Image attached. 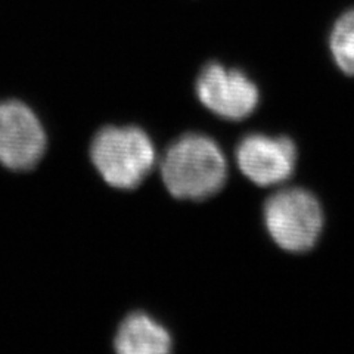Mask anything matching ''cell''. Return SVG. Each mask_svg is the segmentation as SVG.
Instances as JSON below:
<instances>
[{
  "label": "cell",
  "instance_id": "cell-8",
  "mask_svg": "<svg viewBox=\"0 0 354 354\" xmlns=\"http://www.w3.org/2000/svg\"><path fill=\"white\" fill-rule=\"evenodd\" d=\"M329 44L338 68L354 75V9L338 18L330 31Z\"/></svg>",
  "mask_w": 354,
  "mask_h": 354
},
{
  "label": "cell",
  "instance_id": "cell-6",
  "mask_svg": "<svg viewBox=\"0 0 354 354\" xmlns=\"http://www.w3.org/2000/svg\"><path fill=\"white\" fill-rule=\"evenodd\" d=\"M236 161L251 182L272 186L286 180L294 173L297 148L291 139L283 136L250 135L238 145Z\"/></svg>",
  "mask_w": 354,
  "mask_h": 354
},
{
  "label": "cell",
  "instance_id": "cell-5",
  "mask_svg": "<svg viewBox=\"0 0 354 354\" xmlns=\"http://www.w3.org/2000/svg\"><path fill=\"white\" fill-rule=\"evenodd\" d=\"M196 95L204 106L226 120L247 118L260 101L259 88L247 74L216 62L199 74Z\"/></svg>",
  "mask_w": 354,
  "mask_h": 354
},
{
  "label": "cell",
  "instance_id": "cell-1",
  "mask_svg": "<svg viewBox=\"0 0 354 354\" xmlns=\"http://www.w3.org/2000/svg\"><path fill=\"white\" fill-rule=\"evenodd\" d=\"M161 177L174 198L203 201L223 187L227 164L213 139L189 133L173 142L164 153Z\"/></svg>",
  "mask_w": 354,
  "mask_h": 354
},
{
  "label": "cell",
  "instance_id": "cell-2",
  "mask_svg": "<svg viewBox=\"0 0 354 354\" xmlns=\"http://www.w3.org/2000/svg\"><path fill=\"white\" fill-rule=\"evenodd\" d=\"M91 158L109 186L127 191L138 187L151 173L155 148L145 130L108 126L95 135Z\"/></svg>",
  "mask_w": 354,
  "mask_h": 354
},
{
  "label": "cell",
  "instance_id": "cell-7",
  "mask_svg": "<svg viewBox=\"0 0 354 354\" xmlns=\"http://www.w3.org/2000/svg\"><path fill=\"white\" fill-rule=\"evenodd\" d=\"M173 346L170 332L147 313L136 312L121 322L114 347L121 354H164Z\"/></svg>",
  "mask_w": 354,
  "mask_h": 354
},
{
  "label": "cell",
  "instance_id": "cell-4",
  "mask_svg": "<svg viewBox=\"0 0 354 354\" xmlns=\"http://www.w3.org/2000/svg\"><path fill=\"white\" fill-rule=\"evenodd\" d=\"M39 117L19 101L0 102V162L10 170L32 169L46 151Z\"/></svg>",
  "mask_w": 354,
  "mask_h": 354
},
{
  "label": "cell",
  "instance_id": "cell-3",
  "mask_svg": "<svg viewBox=\"0 0 354 354\" xmlns=\"http://www.w3.org/2000/svg\"><path fill=\"white\" fill-rule=\"evenodd\" d=\"M264 223L282 250L304 252L316 245L324 227V212L313 194L291 187L268 199Z\"/></svg>",
  "mask_w": 354,
  "mask_h": 354
}]
</instances>
